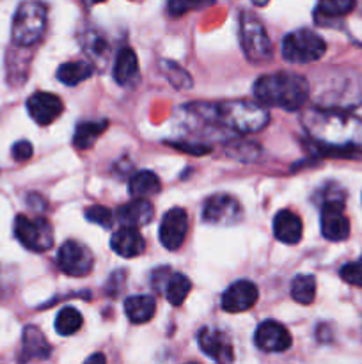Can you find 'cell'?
<instances>
[{"instance_id":"3","label":"cell","mask_w":362,"mask_h":364,"mask_svg":"<svg viewBox=\"0 0 362 364\" xmlns=\"http://www.w3.org/2000/svg\"><path fill=\"white\" fill-rule=\"evenodd\" d=\"M201 117L212 123L222 124L238 134H254L268 124L270 114L263 105L256 102H226L220 105H194Z\"/></svg>"},{"instance_id":"21","label":"cell","mask_w":362,"mask_h":364,"mask_svg":"<svg viewBox=\"0 0 362 364\" xmlns=\"http://www.w3.org/2000/svg\"><path fill=\"white\" fill-rule=\"evenodd\" d=\"M156 302L151 295H131L124 301V313L131 323H146L155 316Z\"/></svg>"},{"instance_id":"4","label":"cell","mask_w":362,"mask_h":364,"mask_svg":"<svg viewBox=\"0 0 362 364\" xmlns=\"http://www.w3.org/2000/svg\"><path fill=\"white\" fill-rule=\"evenodd\" d=\"M362 103V77L357 73L337 75L336 80L329 84L325 92L319 95L318 109L344 110L353 109Z\"/></svg>"},{"instance_id":"20","label":"cell","mask_w":362,"mask_h":364,"mask_svg":"<svg viewBox=\"0 0 362 364\" xmlns=\"http://www.w3.org/2000/svg\"><path fill=\"white\" fill-rule=\"evenodd\" d=\"M52 352V347L46 341L45 334L35 326H27L23 331V343H21V361L31 359H46Z\"/></svg>"},{"instance_id":"35","label":"cell","mask_w":362,"mask_h":364,"mask_svg":"<svg viewBox=\"0 0 362 364\" xmlns=\"http://www.w3.org/2000/svg\"><path fill=\"white\" fill-rule=\"evenodd\" d=\"M199 4H194V2H170L169 4V11L170 14H174V16H177V14H183L187 9H194V7H197Z\"/></svg>"},{"instance_id":"7","label":"cell","mask_w":362,"mask_h":364,"mask_svg":"<svg viewBox=\"0 0 362 364\" xmlns=\"http://www.w3.org/2000/svg\"><path fill=\"white\" fill-rule=\"evenodd\" d=\"M240 41L245 55L252 63H265L272 59L273 46L266 34L265 25L259 18L251 13H241L240 16Z\"/></svg>"},{"instance_id":"18","label":"cell","mask_w":362,"mask_h":364,"mask_svg":"<svg viewBox=\"0 0 362 364\" xmlns=\"http://www.w3.org/2000/svg\"><path fill=\"white\" fill-rule=\"evenodd\" d=\"M302 233H304V226L297 213L290 212V210H280L277 213L273 219V235L277 240L287 245H295L300 242Z\"/></svg>"},{"instance_id":"31","label":"cell","mask_w":362,"mask_h":364,"mask_svg":"<svg viewBox=\"0 0 362 364\" xmlns=\"http://www.w3.org/2000/svg\"><path fill=\"white\" fill-rule=\"evenodd\" d=\"M84 215L89 223L98 224V226H102L103 230H110V228H112L114 215L106 206H102V205L89 206V208H85Z\"/></svg>"},{"instance_id":"8","label":"cell","mask_w":362,"mask_h":364,"mask_svg":"<svg viewBox=\"0 0 362 364\" xmlns=\"http://www.w3.org/2000/svg\"><path fill=\"white\" fill-rule=\"evenodd\" d=\"M14 237L28 251L45 252L53 245V228L45 217L18 215L14 219Z\"/></svg>"},{"instance_id":"22","label":"cell","mask_w":362,"mask_h":364,"mask_svg":"<svg viewBox=\"0 0 362 364\" xmlns=\"http://www.w3.org/2000/svg\"><path fill=\"white\" fill-rule=\"evenodd\" d=\"M114 80L119 85H128L137 78L138 75V59L131 48H121L114 63Z\"/></svg>"},{"instance_id":"27","label":"cell","mask_w":362,"mask_h":364,"mask_svg":"<svg viewBox=\"0 0 362 364\" xmlns=\"http://www.w3.org/2000/svg\"><path fill=\"white\" fill-rule=\"evenodd\" d=\"M190 290L192 283L187 276H183V274H172L169 283H167L165 290H163V294H165L167 301H169L170 304L181 306L185 302V299L188 297V294H190Z\"/></svg>"},{"instance_id":"1","label":"cell","mask_w":362,"mask_h":364,"mask_svg":"<svg viewBox=\"0 0 362 364\" xmlns=\"http://www.w3.org/2000/svg\"><path fill=\"white\" fill-rule=\"evenodd\" d=\"M302 124L329 155H353L362 146V119L344 110L316 107L304 114Z\"/></svg>"},{"instance_id":"11","label":"cell","mask_w":362,"mask_h":364,"mask_svg":"<svg viewBox=\"0 0 362 364\" xmlns=\"http://www.w3.org/2000/svg\"><path fill=\"white\" fill-rule=\"evenodd\" d=\"M197 341L201 350L216 364H231L234 361V350L231 338L215 327H204L199 331Z\"/></svg>"},{"instance_id":"14","label":"cell","mask_w":362,"mask_h":364,"mask_svg":"<svg viewBox=\"0 0 362 364\" xmlns=\"http://www.w3.org/2000/svg\"><path fill=\"white\" fill-rule=\"evenodd\" d=\"M62 102L57 95H52V92L39 91L34 92L31 98L27 100V110L31 114L32 119L35 121L41 127H46V124L53 123L57 117L62 114Z\"/></svg>"},{"instance_id":"16","label":"cell","mask_w":362,"mask_h":364,"mask_svg":"<svg viewBox=\"0 0 362 364\" xmlns=\"http://www.w3.org/2000/svg\"><path fill=\"white\" fill-rule=\"evenodd\" d=\"M344 206L332 205L322 208V235L330 242H343L350 237V220L343 212Z\"/></svg>"},{"instance_id":"28","label":"cell","mask_w":362,"mask_h":364,"mask_svg":"<svg viewBox=\"0 0 362 364\" xmlns=\"http://www.w3.org/2000/svg\"><path fill=\"white\" fill-rule=\"evenodd\" d=\"M84 323L80 313L75 308H62L55 318V331L60 336H71V334L78 333Z\"/></svg>"},{"instance_id":"6","label":"cell","mask_w":362,"mask_h":364,"mask_svg":"<svg viewBox=\"0 0 362 364\" xmlns=\"http://www.w3.org/2000/svg\"><path fill=\"white\" fill-rule=\"evenodd\" d=\"M327 52L323 38L309 28L290 32L283 41V57L287 63L309 64L322 59Z\"/></svg>"},{"instance_id":"5","label":"cell","mask_w":362,"mask_h":364,"mask_svg":"<svg viewBox=\"0 0 362 364\" xmlns=\"http://www.w3.org/2000/svg\"><path fill=\"white\" fill-rule=\"evenodd\" d=\"M46 27V7L38 2L18 6L13 18V41L20 46H31L41 39Z\"/></svg>"},{"instance_id":"29","label":"cell","mask_w":362,"mask_h":364,"mask_svg":"<svg viewBox=\"0 0 362 364\" xmlns=\"http://www.w3.org/2000/svg\"><path fill=\"white\" fill-rule=\"evenodd\" d=\"M160 66H162L165 78L174 85V87L176 89H190L192 87L190 75H188L183 68L177 66L176 63H172V60H162V63H160Z\"/></svg>"},{"instance_id":"2","label":"cell","mask_w":362,"mask_h":364,"mask_svg":"<svg viewBox=\"0 0 362 364\" xmlns=\"http://www.w3.org/2000/svg\"><path fill=\"white\" fill-rule=\"evenodd\" d=\"M309 82L302 75L279 71L265 75L254 84V95L259 105L277 107L284 110H298L309 100Z\"/></svg>"},{"instance_id":"15","label":"cell","mask_w":362,"mask_h":364,"mask_svg":"<svg viewBox=\"0 0 362 364\" xmlns=\"http://www.w3.org/2000/svg\"><path fill=\"white\" fill-rule=\"evenodd\" d=\"M258 301V288L251 281H236L231 284L222 295V306L224 311L227 313H243L251 309Z\"/></svg>"},{"instance_id":"36","label":"cell","mask_w":362,"mask_h":364,"mask_svg":"<svg viewBox=\"0 0 362 364\" xmlns=\"http://www.w3.org/2000/svg\"><path fill=\"white\" fill-rule=\"evenodd\" d=\"M84 364H106L105 355H103V354H92L91 358H89Z\"/></svg>"},{"instance_id":"26","label":"cell","mask_w":362,"mask_h":364,"mask_svg":"<svg viewBox=\"0 0 362 364\" xmlns=\"http://www.w3.org/2000/svg\"><path fill=\"white\" fill-rule=\"evenodd\" d=\"M316 297V279L309 274H300L291 281V299L298 304H311Z\"/></svg>"},{"instance_id":"13","label":"cell","mask_w":362,"mask_h":364,"mask_svg":"<svg viewBox=\"0 0 362 364\" xmlns=\"http://www.w3.org/2000/svg\"><path fill=\"white\" fill-rule=\"evenodd\" d=\"M254 343L259 350L284 352L291 347V334L283 323L275 320H266L256 329Z\"/></svg>"},{"instance_id":"30","label":"cell","mask_w":362,"mask_h":364,"mask_svg":"<svg viewBox=\"0 0 362 364\" xmlns=\"http://www.w3.org/2000/svg\"><path fill=\"white\" fill-rule=\"evenodd\" d=\"M355 7L353 2L350 0H327V2H322L318 7H316V20L319 18H337L344 16V14L350 13Z\"/></svg>"},{"instance_id":"23","label":"cell","mask_w":362,"mask_h":364,"mask_svg":"<svg viewBox=\"0 0 362 364\" xmlns=\"http://www.w3.org/2000/svg\"><path fill=\"white\" fill-rule=\"evenodd\" d=\"M92 73H94V66L91 63H87V60H71V63H64L62 66H59L57 78L62 84L75 87L80 82L87 80Z\"/></svg>"},{"instance_id":"10","label":"cell","mask_w":362,"mask_h":364,"mask_svg":"<svg viewBox=\"0 0 362 364\" xmlns=\"http://www.w3.org/2000/svg\"><path fill=\"white\" fill-rule=\"evenodd\" d=\"M204 223L213 226H233L241 219V205L227 194L212 196L202 208Z\"/></svg>"},{"instance_id":"37","label":"cell","mask_w":362,"mask_h":364,"mask_svg":"<svg viewBox=\"0 0 362 364\" xmlns=\"http://www.w3.org/2000/svg\"><path fill=\"white\" fill-rule=\"evenodd\" d=\"M187 364H197V363H187Z\"/></svg>"},{"instance_id":"12","label":"cell","mask_w":362,"mask_h":364,"mask_svg":"<svg viewBox=\"0 0 362 364\" xmlns=\"http://www.w3.org/2000/svg\"><path fill=\"white\" fill-rule=\"evenodd\" d=\"M188 231V215L183 208H172L163 215L160 223V242L169 251H176L183 245Z\"/></svg>"},{"instance_id":"34","label":"cell","mask_w":362,"mask_h":364,"mask_svg":"<svg viewBox=\"0 0 362 364\" xmlns=\"http://www.w3.org/2000/svg\"><path fill=\"white\" fill-rule=\"evenodd\" d=\"M170 276H172V272H170L169 267H162V269L155 270V272H153V276H151L153 287H155L156 290L163 291V290H165L167 283H169Z\"/></svg>"},{"instance_id":"25","label":"cell","mask_w":362,"mask_h":364,"mask_svg":"<svg viewBox=\"0 0 362 364\" xmlns=\"http://www.w3.org/2000/svg\"><path fill=\"white\" fill-rule=\"evenodd\" d=\"M106 121H85L75 130L73 144L77 149H89L96 142V139L106 130Z\"/></svg>"},{"instance_id":"33","label":"cell","mask_w":362,"mask_h":364,"mask_svg":"<svg viewBox=\"0 0 362 364\" xmlns=\"http://www.w3.org/2000/svg\"><path fill=\"white\" fill-rule=\"evenodd\" d=\"M11 153H13V159L16 160V162H25V160H28L32 156L34 148H32V144L28 141H18L14 142Z\"/></svg>"},{"instance_id":"24","label":"cell","mask_w":362,"mask_h":364,"mask_svg":"<svg viewBox=\"0 0 362 364\" xmlns=\"http://www.w3.org/2000/svg\"><path fill=\"white\" fill-rule=\"evenodd\" d=\"M160 178L153 171H138L130 178V194L135 199H146L160 192Z\"/></svg>"},{"instance_id":"32","label":"cell","mask_w":362,"mask_h":364,"mask_svg":"<svg viewBox=\"0 0 362 364\" xmlns=\"http://www.w3.org/2000/svg\"><path fill=\"white\" fill-rule=\"evenodd\" d=\"M341 277H343L348 284L362 288V256L357 262L346 263V265L341 269Z\"/></svg>"},{"instance_id":"19","label":"cell","mask_w":362,"mask_h":364,"mask_svg":"<svg viewBox=\"0 0 362 364\" xmlns=\"http://www.w3.org/2000/svg\"><path fill=\"white\" fill-rule=\"evenodd\" d=\"M110 247L116 255L123 256V258H135V256L142 255L146 251V240L138 230H131V228H121L112 235L110 240Z\"/></svg>"},{"instance_id":"9","label":"cell","mask_w":362,"mask_h":364,"mask_svg":"<svg viewBox=\"0 0 362 364\" xmlns=\"http://www.w3.org/2000/svg\"><path fill=\"white\" fill-rule=\"evenodd\" d=\"M57 265L66 276L82 277L87 276L94 265V256L87 245L77 240H67L57 255Z\"/></svg>"},{"instance_id":"17","label":"cell","mask_w":362,"mask_h":364,"mask_svg":"<svg viewBox=\"0 0 362 364\" xmlns=\"http://www.w3.org/2000/svg\"><path fill=\"white\" fill-rule=\"evenodd\" d=\"M153 215H155V210L148 199H133L126 205H121L116 212V219L119 220L121 226L131 228V230L149 224Z\"/></svg>"}]
</instances>
